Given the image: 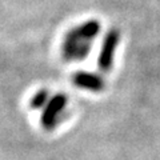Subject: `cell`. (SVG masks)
Instances as JSON below:
<instances>
[{
  "instance_id": "cell-1",
  "label": "cell",
  "mask_w": 160,
  "mask_h": 160,
  "mask_svg": "<svg viewBox=\"0 0 160 160\" xmlns=\"http://www.w3.org/2000/svg\"><path fill=\"white\" fill-rule=\"evenodd\" d=\"M102 31V24L99 20H86L69 28L63 36L60 44V55L67 63L82 62L87 59L93 46V40Z\"/></svg>"
},
{
  "instance_id": "cell-2",
  "label": "cell",
  "mask_w": 160,
  "mask_h": 160,
  "mask_svg": "<svg viewBox=\"0 0 160 160\" xmlns=\"http://www.w3.org/2000/svg\"><path fill=\"white\" fill-rule=\"evenodd\" d=\"M68 106V96L66 93H55L51 96L47 106L42 109L40 124L46 131H53L58 124L62 122L63 113Z\"/></svg>"
},
{
  "instance_id": "cell-3",
  "label": "cell",
  "mask_w": 160,
  "mask_h": 160,
  "mask_svg": "<svg viewBox=\"0 0 160 160\" xmlns=\"http://www.w3.org/2000/svg\"><path fill=\"white\" fill-rule=\"evenodd\" d=\"M120 43V31L116 28H111L104 35L102 47L98 56V67L102 72H109L113 67L115 51Z\"/></svg>"
},
{
  "instance_id": "cell-4",
  "label": "cell",
  "mask_w": 160,
  "mask_h": 160,
  "mask_svg": "<svg viewBox=\"0 0 160 160\" xmlns=\"http://www.w3.org/2000/svg\"><path fill=\"white\" fill-rule=\"evenodd\" d=\"M72 84L79 89L89 92H102L106 88V80L99 73L88 71H76L72 73Z\"/></svg>"
},
{
  "instance_id": "cell-5",
  "label": "cell",
  "mask_w": 160,
  "mask_h": 160,
  "mask_svg": "<svg viewBox=\"0 0 160 160\" xmlns=\"http://www.w3.org/2000/svg\"><path fill=\"white\" fill-rule=\"evenodd\" d=\"M51 99V95H49V91L46 88H42L36 91L33 95L31 100H29V108L32 109H43L47 106V103Z\"/></svg>"
}]
</instances>
